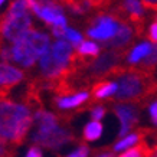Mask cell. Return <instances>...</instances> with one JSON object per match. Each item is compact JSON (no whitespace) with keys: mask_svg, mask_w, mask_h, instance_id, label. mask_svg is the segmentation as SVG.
<instances>
[{"mask_svg":"<svg viewBox=\"0 0 157 157\" xmlns=\"http://www.w3.org/2000/svg\"><path fill=\"white\" fill-rule=\"evenodd\" d=\"M102 134V124L100 121H91L84 128V140L85 141H95Z\"/></svg>","mask_w":157,"mask_h":157,"instance_id":"17","label":"cell"},{"mask_svg":"<svg viewBox=\"0 0 157 157\" xmlns=\"http://www.w3.org/2000/svg\"><path fill=\"white\" fill-rule=\"evenodd\" d=\"M51 48L49 36L39 30H29L19 40L12 45V61L23 68L33 67V63L45 55Z\"/></svg>","mask_w":157,"mask_h":157,"instance_id":"4","label":"cell"},{"mask_svg":"<svg viewBox=\"0 0 157 157\" xmlns=\"http://www.w3.org/2000/svg\"><path fill=\"white\" fill-rule=\"evenodd\" d=\"M12 154H13V150L9 147L7 141L0 138V157H12Z\"/></svg>","mask_w":157,"mask_h":157,"instance_id":"20","label":"cell"},{"mask_svg":"<svg viewBox=\"0 0 157 157\" xmlns=\"http://www.w3.org/2000/svg\"><path fill=\"white\" fill-rule=\"evenodd\" d=\"M118 91V84L117 82H98L95 84L94 90H92V95L95 100H102V98H108V97L117 94Z\"/></svg>","mask_w":157,"mask_h":157,"instance_id":"13","label":"cell"},{"mask_svg":"<svg viewBox=\"0 0 157 157\" xmlns=\"http://www.w3.org/2000/svg\"><path fill=\"white\" fill-rule=\"evenodd\" d=\"M156 19H157V17H156Z\"/></svg>","mask_w":157,"mask_h":157,"instance_id":"31","label":"cell"},{"mask_svg":"<svg viewBox=\"0 0 157 157\" xmlns=\"http://www.w3.org/2000/svg\"><path fill=\"white\" fill-rule=\"evenodd\" d=\"M143 5L146 6V9L157 10V0H143Z\"/></svg>","mask_w":157,"mask_h":157,"instance_id":"25","label":"cell"},{"mask_svg":"<svg viewBox=\"0 0 157 157\" xmlns=\"http://www.w3.org/2000/svg\"><path fill=\"white\" fill-rule=\"evenodd\" d=\"M26 157H42V153H40V150H39L38 147H32L28 151Z\"/></svg>","mask_w":157,"mask_h":157,"instance_id":"26","label":"cell"},{"mask_svg":"<svg viewBox=\"0 0 157 157\" xmlns=\"http://www.w3.org/2000/svg\"><path fill=\"white\" fill-rule=\"evenodd\" d=\"M148 111H150V117H151V121L157 125V101H154V102L150 105Z\"/></svg>","mask_w":157,"mask_h":157,"instance_id":"24","label":"cell"},{"mask_svg":"<svg viewBox=\"0 0 157 157\" xmlns=\"http://www.w3.org/2000/svg\"><path fill=\"white\" fill-rule=\"evenodd\" d=\"M109 74H115L118 76L117 79L120 81V85L115 94V98L118 101H140L157 90V82L153 79L151 74L144 72L138 68L121 69L120 67H117Z\"/></svg>","mask_w":157,"mask_h":157,"instance_id":"2","label":"cell"},{"mask_svg":"<svg viewBox=\"0 0 157 157\" xmlns=\"http://www.w3.org/2000/svg\"><path fill=\"white\" fill-rule=\"evenodd\" d=\"M144 134H146V130H140V131H137V133L125 136V137L121 138L118 143L114 146V151H121V150H125V148L136 147V146H137V144L144 138Z\"/></svg>","mask_w":157,"mask_h":157,"instance_id":"14","label":"cell"},{"mask_svg":"<svg viewBox=\"0 0 157 157\" xmlns=\"http://www.w3.org/2000/svg\"><path fill=\"white\" fill-rule=\"evenodd\" d=\"M100 52V46L97 45L95 42H92V40H85V42H82L78 49H76V53H78V56L79 58H84V56H97Z\"/></svg>","mask_w":157,"mask_h":157,"instance_id":"18","label":"cell"},{"mask_svg":"<svg viewBox=\"0 0 157 157\" xmlns=\"http://www.w3.org/2000/svg\"><path fill=\"white\" fill-rule=\"evenodd\" d=\"M88 153H90V150H88L86 146H79L75 151H72L71 154H68L67 157H86L88 156Z\"/></svg>","mask_w":157,"mask_h":157,"instance_id":"22","label":"cell"},{"mask_svg":"<svg viewBox=\"0 0 157 157\" xmlns=\"http://www.w3.org/2000/svg\"><path fill=\"white\" fill-rule=\"evenodd\" d=\"M30 26L32 17L26 0H14L9 6L5 16L0 19V36L14 43L29 30H32Z\"/></svg>","mask_w":157,"mask_h":157,"instance_id":"5","label":"cell"},{"mask_svg":"<svg viewBox=\"0 0 157 157\" xmlns=\"http://www.w3.org/2000/svg\"><path fill=\"white\" fill-rule=\"evenodd\" d=\"M151 153H153V148L148 147L147 143H146L144 140H141L136 147L127 150V151L123 153L120 157H150Z\"/></svg>","mask_w":157,"mask_h":157,"instance_id":"16","label":"cell"},{"mask_svg":"<svg viewBox=\"0 0 157 157\" xmlns=\"http://www.w3.org/2000/svg\"><path fill=\"white\" fill-rule=\"evenodd\" d=\"M150 157H157V146L153 148V153H151V156H150Z\"/></svg>","mask_w":157,"mask_h":157,"instance_id":"29","label":"cell"},{"mask_svg":"<svg viewBox=\"0 0 157 157\" xmlns=\"http://www.w3.org/2000/svg\"><path fill=\"white\" fill-rule=\"evenodd\" d=\"M121 23H118L115 14L114 16L113 14H98L95 19L91 20L90 28L86 29V35L91 39H95V40L105 43L117 35Z\"/></svg>","mask_w":157,"mask_h":157,"instance_id":"7","label":"cell"},{"mask_svg":"<svg viewBox=\"0 0 157 157\" xmlns=\"http://www.w3.org/2000/svg\"><path fill=\"white\" fill-rule=\"evenodd\" d=\"M28 105L0 100V138L13 144H22L32 125Z\"/></svg>","mask_w":157,"mask_h":157,"instance_id":"1","label":"cell"},{"mask_svg":"<svg viewBox=\"0 0 157 157\" xmlns=\"http://www.w3.org/2000/svg\"><path fill=\"white\" fill-rule=\"evenodd\" d=\"M23 79V72L17 68L12 67L7 62L0 63V92H5L10 86L16 85Z\"/></svg>","mask_w":157,"mask_h":157,"instance_id":"10","label":"cell"},{"mask_svg":"<svg viewBox=\"0 0 157 157\" xmlns=\"http://www.w3.org/2000/svg\"><path fill=\"white\" fill-rule=\"evenodd\" d=\"M148 39L154 42V45H157V23H153L148 28Z\"/></svg>","mask_w":157,"mask_h":157,"instance_id":"23","label":"cell"},{"mask_svg":"<svg viewBox=\"0 0 157 157\" xmlns=\"http://www.w3.org/2000/svg\"><path fill=\"white\" fill-rule=\"evenodd\" d=\"M131 38H133V29L130 28L125 22H123L121 26H120V30L117 32V35L111 40L105 42L104 45L108 46V48H113L114 51H123V46L128 45Z\"/></svg>","mask_w":157,"mask_h":157,"instance_id":"11","label":"cell"},{"mask_svg":"<svg viewBox=\"0 0 157 157\" xmlns=\"http://www.w3.org/2000/svg\"><path fill=\"white\" fill-rule=\"evenodd\" d=\"M91 5L94 6V7H100V6H102L107 2V0H90Z\"/></svg>","mask_w":157,"mask_h":157,"instance_id":"27","label":"cell"},{"mask_svg":"<svg viewBox=\"0 0 157 157\" xmlns=\"http://www.w3.org/2000/svg\"><path fill=\"white\" fill-rule=\"evenodd\" d=\"M39 69L43 78L51 81H61L71 74L74 67V55H72V45L67 40L58 39L51 45L49 51L39 61Z\"/></svg>","mask_w":157,"mask_h":157,"instance_id":"3","label":"cell"},{"mask_svg":"<svg viewBox=\"0 0 157 157\" xmlns=\"http://www.w3.org/2000/svg\"><path fill=\"white\" fill-rule=\"evenodd\" d=\"M72 138L74 136L71 134V131L61 127L59 123H56L51 124V125H38L32 140L38 146L56 150V148H61L62 146L72 141Z\"/></svg>","mask_w":157,"mask_h":157,"instance_id":"6","label":"cell"},{"mask_svg":"<svg viewBox=\"0 0 157 157\" xmlns=\"http://www.w3.org/2000/svg\"><path fill=\"white\" fill-rule=\"evenodd\" d=\"M61 40H67L68 43H71L74 46H79L82 43V36L79 32H76L74 29L65 28L63 29V33H62V39Z\"/></svg>","mask_w":157,"mask_h":157,"instance_id":"19","label":"cell"},{"mask_svg":"<svg viewBox=\"0 0 157 157\" xmlns=\"http://www.w3.org/2000/svg\"><path fill=\"white\" fill-rule=\"evenodd\" d=\"M97 157H114V153H113V151H108V153H101L100 156H97Z\"/></svg>","mask_w":157,"mask_h":157,"instance_id":"28","label":"cell"},{"mask_svg":"<svg viewBox=\"0 0 157 157\" xmlns=\"http://www.w3.org/2000/svg\"><path fill=\"white\" fill-rule=\"evenodd\" d=\"M88 92H78L75 95L71 97H58L55 102H56L58 108L65 109V108H74V107H78V105L84 104L86 100H88Z\"/></svg>","mask_w":157,"mask_h":157,"instance_id":"12","label":"cell"},{"mask_svg":"<svg viewBox=\"0 0 157 157\" xmlns=\"http://www.w3.org/2000/svg\"><path fill=\"white\" fill-rule=\"evenodd\" d=\"M121 53H123V51H113V52H107L104 55H101L98 59H95L91 63V72L95 76L108 75L113 69L118 67L117 63L121 58Z\"/></svg>","mask_w":157,"mask_h":157,"instance_id":"9","label":"cell"},{"mask_svg":"<svg viewBox=\"0 0 157 157\" xmlns=\"http://www.w3.org/2000/svg\"><path fill=\"white\" fill-rule=\"evenodd\" d=\"M151 49H153V45L148 42H143V43H140V45H137L134 49H131V52L128 55V62L138 65L143 59H146L150 55Z\"/></svg>","mask_w":157,"mask_h":157,"instance_id":"15","label":"cell"},{"mask_svg":"<svg viewBox=\"0 0 157 157\" xmlns=\"http://www.w3.org/2000/svg\"><path fill=\"white\" fill-rule=\"evenodd\" d=\"M104 115H105V108L104 107H101V105H98V107H95V108H92V111H91V117H92L94 121H100Z\"/></svg>","mask_w":157,"mask_h":157,"instance_id":"21","label":"cell"},{"mask_svg":"<svg viewBox=\"0 0 157 157\" xmlns=\"http://www.w3.org/2000/svg\"><path fill=\"white\" fill-rule=\"evenodd\" d=\"M114 114L118 117L121 123L120 128V137L127 136L130 130L138 123V109L133 104H118L114 107Z\"/></svg>","mask_w":157,"mask_h":157,"instance_id":"8","label":"cell"},{"mask_svg":"<svg viewBox=\"0 0 157 157\" xmlns=\"http://www.w3.org/2000/svg\"><path fill=\"white\" fill-rule=\"evenodd\" d=\"M3 2H5V0H0V6H2V3H3Z\"/></svg>","mask_w":157,"mask_h":157,"instance_id":"30","label":"cell"}]
</instances>
